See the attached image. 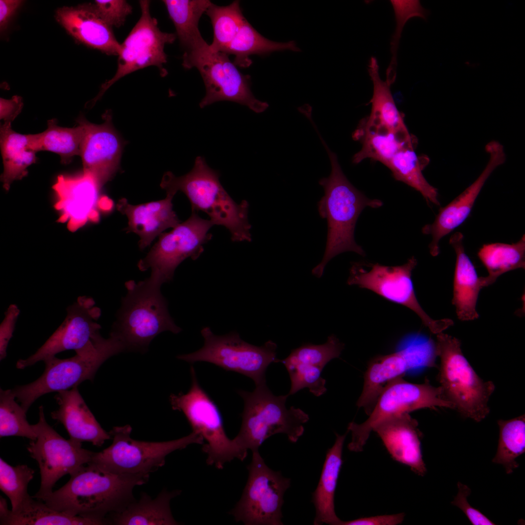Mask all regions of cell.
I'll list each match as a JSON object with an SVG mask.
<instances>
[{
	"label": "cell",
	"instance_id": "ba28073f",
	"mask_svg": "<svg viewBox=\"0 0 525 525\" xmlns=\"http://www.w3.org/2000/svg\"><path fill=\"white\" fill-rule=\"evenodd\" d=\"M437 407L455 409L454 404L443 397L440 386H433L427 379L422 384H414L404 380L403 376L397 377L385 385L366 421L349 423L347 429L351 439L348 449L362 451L371 432L389 419L422 408L436 409Z\"/></svg>",
	"mask_w": 525,
	"mask_h": 525
},
{
	"label": "cell",
	"instance_id": "603a6c76",
	"mask_svg": "<svg viewBox=\"0 0 525 525\" xmlns=\"http://www.w3.org/2000/svg\"><path fill=\"white\" fill-rule=\"evenodd\" d=\"M373 431L382 440L395 461L409 467L423 476L427 471L421 449L422 433L417 420L409 413L389 419L376 426Z\"/></svg>",
	"mask_w": 525,
	"mask_h": 525
},
{
	"label": "cell",
	"instance_id": "d590c367",
	"mask_svg": "<svg viewBox=\"0 0 525 525\" xmlns=\"http://www.w3.org/2000/svg\"><path fill=\"white\" fill-rule=\"evenodd\" d=\"M478 257L488 275L479 277L482 288L493 284L501 275L509 271L525 267V236L516 243L508 244L495 243L484 244L479 250Z\"/></svg>",
	"mask_w": 525,
	"mask_h": 525
},
{
	"label": "cell",
	"instance_id": "f35d334b",
	"mask_svg": "<svg viewBox=\"0 0 525 525\" xmlns=\"http://www.w3.org/2000/svg\"><path fill=\"white\" fill-rule=\"evenodd\" d=\"M498 448L492 462L502 465L510 474L518 468L516 459L525 452V415L509 420H499Z\"/></svg>",
	"mask_w": 525,
	"mask_h": 525
},
{
	"label": "cell",
	"instance_id": "f6af8a7d",
	"mask_svg": "<svg viewBox=\"0 0 525 525\" xmlns=\"http://www.w3.org/2000/svg\"><path fill=\"white\" fill-rule=\"evenodd\" d=\"M93 4L100 17L112 28L122 26L132 12V6L124 0H96Z\"/></svg>",
	"mask_w": 525,
	"mask_h": 525
},
{
	"label": "cell",
	"instance_id": "d6986e66",
	"mask_svg": "<svg viewBox=\"0 0 525 525\" xmlns=\"http://www.w3.org/2000/svg\"><path fill=\"white\" fill-rule=\"evenodd\" d=\"M436 343L421 335H415L397 351L371 360L364 375V384L356 405L368 415L385 385L404 376L408 371L436 366Z\"/></svg>",
	"mask_w": 525,
	"mask_h": 525
},
{
	"label": "cell",
	"instance_id": "5b68a950",
	"mask_svg": "<svg viewBox=\"0 0 525 525\" xmlns=\"http://www.w3.org/2000/svg\"><path fill=\"white\" fill-rule=\"evenodd\" d=\"M125 285L127 293L110 332L119 338L126 351H146L161 332H180L169 313L161 285L147 278L137 283L130 280Z\"/></svg>",
	"mask_w": 525,
	"mask_h": 525
},
{
	"label": "cell",
	"instance_id": "b9f144b4",
	"mask_svg": "<svg viewBox=\"0 0 525 525\" xmlns=\"http://www.w3.org/2000/svg\"><path fill=\"white\" fill-rule=\"evenodd\" d=\"M34 471L26 465L12 466L0 458V489L10 499L12 511H18L31 497L28 485Z\"/></svg>",
	"mask_w": 525,
	"mask_h": 525
},
{
	"label": "cell",
	"instance_id": "1f68e13d",
	"mask_svg": "<svg viewBox=\"0 0 525 525\" xmlns=\"http://www.w3.org/2000/svg\"><path fill=\"white\" fill-rule=\"evenodd\" d=\"M0 134L4 168L0 178L3 188L8 190L14 181L27 175V168L36 161V152L32 148L30 134L17 133L11 125H1Z\"/></svg>",
	"mask_w": 525,
	"mask_h": 525
},
{
	"label": "cell",
	"instance_id": "d6a6232c",
	"mask_svg": "<svg viewBox=\"0 0 525 525\" xmlns=\"http://www.w3.org/2000/svg\"><path fill=\"white\" fill-rule=\"evenodd\" d=\"M1 525H100V520L73 516L49 507L43 501L32 497L18 511L13 512L7 506L0 508Z\"/></svg>",
	"mask_w": 525,
	"mask_h": 525
},
{
	"label": "cell",
	"instance_id": "ac0fdd59",
	"mask_svg": "<svg viewBox=\"0 0 525 525\" xmlns=\"http://www.w3.org/2000/svg\"><path fill=\"white\" fill-rule=\"evenodd\" d=\"M187 69L196 68L203 79L206 94L199 103L201 108L216 102L228 101L247 106L256 113H262L269 106L256 99L250 89V76L241 73L222 52L209 48L182 63Z\"/></svg>",
	"mask_w": 525,
	"mask_h": 525
},
{
	"label": "cell",
	"instance_id": "ffe728a7",
	"mask_svg": "<svg viewBox=\"0 0 525 525\" xmlns=\"http://www.w3.org/2000/svg\"><path fill=\"white\" fill-rule=\"evenodd\" d=\"M104 122H90L83 116L76 120L84 128L80 156L83 172L91 176L102 188L119 169L122 141L112 122L109 111L103 115Z\"/></svg>",
	"mask_w": 525,
	"mask_h": 525
},
{
	"label": "cell",
	"instance_id": "52a82bcc",
	"mask_svg": "<svg viewBox=\"0 0 525 525\" xmlns=\"http://www.w3.org/2000/svg\"><path fill=\"white\" fill-rule=\"evenodd\" d=\"M129 425L114 427L109 432L112 444L103 451L94 453L91 462L110 472L128 475H149L165 464L173 452L196 443L204 444L200 434L192 431L175 440L150 442L133 439Z\"/></svg>",
	"mask_w": 525,
	"mask_h": 525
},
{
	"label": "cell",
	"instance_id": "ee69618b",
	"mask_svg": "<svg viewBox=\"0 0 525 525\" xmlns=\"http://www.w3.org/2000/svg\"><path fill=\"white\" fill-rule=\"evenodd\" d=\"M287 369L291 380V388L288 395H292L308 388L314 395L319 397L327 391L326 380L321 376L323 368L280 360Z\"/></svg>",
	"mask_w": 525,
	"mask_h": 525
},
{
	"label": "cell",
	"instance_id": "7dc6e473",
	"mask_svg": "<svg viewBox=\"0 0 525 525\" xmlns=\"http://www.w3.org/2000/svg\"><path fill=\"white\" fill-rule=\"evenodd\" d=\"M20 314L17 305L11 304L4 313L5 316L0 325V360L6 356L8 343L13 336L16 323Z\"/></svg>",
	"mask_w": 525,
	"mask_h": 525
},
{
	"label": "cell",
	"instance_id": "44dd1931",
	"mask_svg": "<svg viewBox=\"0 0 525 525\" xmlns=\"http://www.w3.org/2000/svg\"><path fill=\"white\" fill-rule=\"evenodd\" d=\"M485 150L489 154V160L479 176L452 201L440 208L432 224L422 228V233L432 237L429 248L433 256L439 253L440 240L466 220L486 181L494 170L506 160L504 146L498 141L492 140L488 142Z\"/></svg>",
	"mask_w": 525,
	"mask_h": 525
},
{
	"label": "cell",
	"instance_id": "4316f807",
	"mask_svg": "<svg viewBox=\"0 0 525 525\" xmlns=\"http://www.w3.org/2000/svg\"><path fill=\"white\" fill-rule=\"evenodd\" d=\"M463 239V235L457 232L452 234L449 240L456 254L453 304L458 318L462 321H468L479 316L476 303L482 287L475 268L465 253Z\"/></svg>",
	"mask_w": 525,
	"mask_h": 525
},
{
	"label": "cell",
	"instance_id": "c3c4849f",
	"mask_svg": "<svg viewBox=\"0 0 525 525\" xmlns=\"http://www.w3.org/2000/svg\"><path fill=\"white\" fill-rule=\"evenodd\" d=\"M23 105L22 98L14 96L10 99L0 98V119L1 125H11L12 122L21 112Z\"/></svg>",
	"mask_w": 525,
	"mask_h": 525
},
{
	"label": "cell",
	"instance_id": "3957f363",
	"mask_svg": "<svg viewBox=\"0 0 525 525\" xmlns=\"http://www.w3.org/2000/svg\"><path fill=\"white\" fill-rule=\"evenodd\" d=\"M219 173L210 168L205 158L196 157L192 169L180 176L166 172L160 187L166 193L183 192L189 200L192 211H203L214 225L228 230L233 242L251 241V227L248 219L249 205L246 200L238 204L219 181Z\"/></svg>",
	"mask_w": 525,
	"mask_h": 525
},
{
	"label": "cell",
	"instance_id": "74e56055",
	"mask_svg": "<svg viewBox=\"0 0 525 525\" xmlns=\"http://www.w3.org/2000/svg\"><path fill=\"white\" fill-rule=\"evenodd\" d=\"M84 128L78 126L68 128L58 126L55 119L48 121V127L43 132L30 134L31 145L35 152L48 151L59 155L61 162H70L72 158L80 156L84 136Z\"/></svg>",
	"mask_w": 525,
	"mask_h": 525
},
{
	"label": "cell",
	"instance_id": "7bdbcfd3",
	"mask_svg": "<svg viewBox=\"0 0 525 525\" xmlns=\"http://www.w3.org/2000/svg\"><path fill=\"white\" fill-rule=\"evenodd\" d=\"M344 344L334 334L328 337L320 345L305 343L293 350L284 361L321 367L323 368L332 360L338 358Z\"/></svg>",
	"mask_w": 525,
	"mask_h": 525
},
{
	"label": "cell",
	"instance_id": "9c48e42d",
	"mask_svg": "<svg viewBox=\"0 0 525 525\" xmlns=\"http://www.w3.org/2000/svg\"><path fill=\"white\" fill-rule=\"evenodd\" d=\"M203 346L193 352L178 355V359L188 363L206 362L227 371L237 372L251 379L255 385L266 383L265 372L277 358V344L268 340L261 346L242 340L236 332L217 335L208 327L201 331Z\"/></svg>",
	"mask_w": 525,
	"mask_h": 525
},
{
	"label": "cell",
	"instance_id": "ab89813d",
	"mask_svg": "<svg viewBox=\"0 0 525 525\" xmlns=\"http://www.w3.org/2000/svg\"><path fill=\"white\" fill-rule=\"evenodd\" d=\"M210 19L213 29V40L210 49L224 52L237 34L245 20L239 0L227 6H218L212 2L205 13Z\"/></svg>",
	"mask_w": 525,
	"mask_h": 525
},
{
	"label": "cell",
	"instance_id": "7c38bea8",
	"mask_svg": "<svg viewBox=\"0 0 525 525\" xmlns=\"http://www.w3.org/2000/svg\"><path fill=\"white\" fill-rule=\"evenodd\" d=\"M214 225L210 220L192 211L187 220L158 236L146 256L139 261V269H150L148 279L154 282L162 285L170 281L180 263L188 258L195 260L202 253L203 245L212 238L209 231Z\"/></svg>",
	"mask_w": 525,
	"mask_h": 525
},
{
	"label": "cell",
	"instance_id": "277c9868",
	"mask_svg": "<svg viewBox=\"0 0 525 525\" xmlns=\"http://www.w3.org/2000/svg\"><path fill=\"white\" fill-rule=\"evenodd\" d=\"M238 393L244 400V408L240 431L233 439L246 457L248 450H258L274 435L285 434L290 442L296 443L303 434L309 415L299 408H287L288 394L275 395L266 383L256 385L252 392L240 390Z\"/></svg>",
	"mask_w": 525,
	"mask_h": 525
},
{
	"label": "cell",
	"instance_id": "cb8c5ba5",
	"mask_svg": "<svg viewBox=\"0 0 525 525\" xmlns=\"http://www.w3.org/2000/svg\"><path fill=\"white\" fill-rule=\"evenodd\" d=\"M175 196L167 193L163 199L138 205L130 204L125 198L116 204L117 210L128 219L127 232L140 237L139 246L144 249L166 229L173 228L180 223L173 210L172 200Z\"/></svg>",
	"mask_w": 525,
	"mask_h": 525
},
{
	"label": "cell",
	"instance_id": "836d02e7",
	"mask_svg": "<svg viewBox=\"0 0 525 525\" xmlns=\"http://www.w3.org/2000/svg\"><path fill=\"white\" fill-rule=\"evenodd\" d=\"M368 72L373 85V95L369 116L365 118L370 125L380 127L390 131L402 132L408 131L403 115L397 108L390 90V86L386 80H382L379 72L377 59L371 57L368 65Z\"/></svg>",
	"mask_w": 525,
	"mask_h": 525
},
{
	"label": "cell",
	"instance_id": "484cf974",
	"mask_svg": "<svg viewBox=\"0 0 525 525\" xmlns=\"http://www.w3.org/2000/svg\"><path fill=\"white\" fill-rule=\"evenodd\" d=\"M54 398L59 407L51 413L52 418L63 425L70 439L99 447L111 438L95 419L77 386L57 392Z\"/></svg>",
	"mask_w": 525,
	"mask_h": 525
},
{
	"label": "cell",
	"instance_id": "5bb4252c",
	"mask_svg": "<svg viewBox=\"0 0 525 525\" xmlns=\"http://www.w3.org/2000/svg\"><path fill=\"white\" fill-rule=\"evenodd\" d=\"M417 264L414 257L405 263L395 266L355 262L350 269L347 283L370 290L387 300L408 308L432 332L437 334L452 326L454 322L448 318L433 319L420 305L411 280L412 272Z\"/></svg>",
	"mask_w": 525,
	"mask_h": 525
},
{
	"label": "cell",
	"instance_id": "83f0119b",
	"mask_svg": "<svg viewBox=\"0 0 525 525\" xmlns=\"http://www.w3.org/2000/svg\"><path fill=\"white\" fill-rule=\"evenodd\" d=\"M359 141L361 149L352 157V162L358 164L369 158L386 166L395 154L401 149L417 146L416 137L409 131L397 132L368 124L362 119L352 134Z\"/></svg>",
	"mask_w": 525,
	"mask_h": 525
},
{
	"label": "cell",
	"instance_id": "7402d4cb",
	"mask_svg": "<svg viewBox=\"0 0 525 525\" xmlns=\"http://www.w3.org/2000/svg\"><path fill=\"white\" fill-rule=\"evenodd\" d=\"M52 188L57 197L54 206L60 213L58 221L67 222L70 230L75 231L97 218L101 187L90 175L84 172L75 177L59 175Z\"/></svg>",
	"mask_w": 525,
	"mask_h": 525
},
{
	"label": "cell",
	"instance_id": "9a60e30c",
	"mask_svg": "<svg viewBox=\"0 0 525 525\" xmlns=\"http://www.w3.org/2000/svg\"><path fill=\"white\" fill-rule=\"evenodd\" d=\"M66 310L67 316L60 326L34 354L18 360V368L24 369L67 350L78 354L90 353L103 345L106 338L101 336V326L97 323L101 311L92 298L79 296Z\"/></svg>",
	"mask_w": 525,
	"mask_h": 525
},
{
	"label": "cell",
	"instance_id": "4fadbf2b",
	"mask_svg": "<svg viewBox=\"0 0 525 525\" xmlns=\"http://www.w3.org/2000/svg\"><path fill=\"white\" fill-rule=\"evenodd\" d=\"M252 452L247 483L229 514L245 525H282L283 496L290 479L269 468L258 450Z\"/></svg>",
	"mask_w": 525,
	"mask_h": 525
},
{
	"label": "cell",
	"instance_id": "8fae6325",
	"mask_svg": "<svg viewBox=\"0 0 525 525\" xmlns=\"http://www.w3.org/2000/svg\"><path fill=\"white\" fill-rule=\"evenodd\" d=\"M190 372L192 384L188 392L170 396L173 409L182 412L192 431L200 434L206 440L202 450L207 455L208 465L222 469L226 463L234 458L243 461L246 456L233 439L227 436L219 409L200 385L193 366Z\"/></svg>",
	"mask_w": 525,
	"mask_h": 525
},
{
	"label": "cell",
	"instance_id": "6da1fadb",
	"mask_svg": "<svg viewBox=\"0 0 525 525\" xmlns=\"http://www.w3.org/2000/svg\"><path fill=\"white\" fill-rule=\"evenodd\" d=\"M70 475L63 487L38 500L58 511L97 519L105 525L109 515L135 500L134 488L145 483L149 476L110 472L91 462Z\"/></svg>",
	"mask_w": 525,
	"mask_h": 525
},
{
	"label": "cell",
	"instance_id": "60d3db41",
	"mask_svg": "<svg viewBox=\"0 0 525 525\" xmlns=\"http://www.w3.org/2000/svg\"><path fill=\"white\" fill-rule=\"evenodd\" d=\"M12 390H0V437L18 436L31 440L37 435L26 419V411L15 400Z\"/></svg>",
	"mask_w": 525,
	"mask_h": 525
},
{
	"label": "cell",
	"instance_id": "30bf717a",
	"mask_svg": "<svg viewBox=\"0 0 525 525\" xmlns=\"http://www.w3.org/2000/svg\"><path fill=\"white\" fill-rule=\"evenodd\" d=\"M125 347L119 338L110 333L104 344L95 351L87 354L59 359L55 356L44 360V372L35 381L18 386L13 392L17 401L27 412L40 396L77 386L83 382L93 381L100 366L109 358L123 352Z\"/></svg>",
	"mask_w": 525,
	"mask_h": 525
},
{
	"label": "cell",
	"instance_id": "f546056e",
	"mask_svg": "<svg viewBox=\"0 0 525 525\" xmlns=\"http://www.w3.org/2000/svg\"><path fill=\"white\" fill-rule=\"evenodd\" d=\"M174 23L180 45L184 50L182 59L194 56L207 50L209 45L198 28L199 20L211 2L209 0H164Z\"/></svg>",
	"mask_w": 525,
	"mask_h": 525
},
{
	"label": "cell",
	"instance_id": "8d00e7d4",
	"mask_svg": "<svg viewBox=\"0 0 525 525\" xmlns=\"http://www.w3.org/2000/svg\"><path fill=\"white\" fill-rule=\"evenodd\" d=\"M300 51L294 41L278 42L261 35L245 19L237 34L223 52L234 55L233 63L241 68L249 67L252 63L251 55L266 56L277 51Z\"/></svg>",
	"mask_w": 525,
	"mask_h": 525
},
{
	"label": "cell",
	"instance_id": "f907efd6",
	"mask_svg": "<svg viewBox=\"0 0 525 525\" xmlns=\"http://www.w3.org/2000/svg\"><path fill=\"white\" fill-rule=\"evenodd\" d=\"M22 3L19 0H0V28L1 31L4 30L10 18Z\"/></svg>",
	"mask_w": 525,
	"mask_h": 525
},
{
	"label": "cell",
	"instance_id": "681fc988",
	"mask_svg": "<svg viewBox=\"0 0 525 525\" xmlns=\"http://www.w3.org/2000/svg\"><path fill=\"white\" fill-rule=\"evenodd\" d=\"M404 513L392 515H383L342 521L341 525H397L403 522Z\"/></svg>",
	"mask_w": 525,
	"mask_h": 525
},
{
	"label": "cell",
	"instance_id": "e575fe53",
	"mask_svg": "<svg viewBox=\"0 0 525 525\" xmlns=\"http://www.w3.org/2000/svg\"><path fill=\"white\" fill-rule=\"evenodd\" d=\"M416 146H408L397 152L386 165L394 178L420 192L428 203L439 206L438 190L426 180L422 171L429 160L425 155L418 156Z\"/></svg>",
	"mask_w": 525,
	"mask_h": 525
},
{
	"label": "cell",
	"instance_id": "2e32d148",
	"mask_svg": "<svg viewBox=\"0 0 525 525\" xmlns=\"http://www.w3.org/2000/svg\"><path fill=\"white\" fill-rule=\"evenodd\" d=\"M139 3L141 16L121 44L116 72L102 85L99 94L89 102L91 106L113 84L135 71L154 66L158 68L161 76L167 74L163 66L167 60L164 47L175 41L176 34L163 32L159 29L157 19L151 15L149 0H140Z\"/></svg>",
	"mask_w": 525,
	"mask_h": 525
},
{
	"label": "cell",
	"instance_id": "d4e9b609",
	"mask_svg": "<svg viewBox=\"0 0 525 525\" xmlns=\"http://www.w3.org/2000/svg\"><path fill=\"white\" fill-rule=\"evenodd\" d=\"M56 16L57 21L80 42L106 54L118 55L121 44L93 4L63 7L57 10Z\"/></svg>",
	"mask_w": 525,
	"mask_h": 525
},
{
	"label": "cell",
	"instance_id": "8992f818",
	"mask_svg": "<svg viewBox=\"0 0 525 525\" xmlns=\"http://www.w3.org/2000/svg\"><path fill=\"white\" fill-rule=\"evenodd\" d=\"M436 347L443 397L463 417L481 421L490 412L488 402L495 389L494 384L484 381L476 373L464 357L457 338L438 333Z\"/></svg>",
	"mask_w": 525,
	"mask_h": 525
},
{
	"label": "cell",
	"instance_id": "4dcf8cb0",
	"mask_svg": "<svg viewBox=\"0 0 525 525\" xmlns=\"http://www.w3.org/2000/svg\"><path fill=\"white\" fill-rule=\"evenodd\" d=\"M180 490L163 489L152 499L142 492L138 501L134 500L122 510L106 517L107 524L117 525H175L179 523L173 516L170 501Z\"/></svg>",
	"mask_w": 525,
	"mask_h": 525
},
{
	"label": "cell",
	"instance_id": "f1b7e54d",
	"mask_svg": "<svg viewBox=\"0 0 525 525\" xmlns=\"http://www.w3.org/2000/svg\"><path fill=\"white\" fill-rule=\"evenodd\" d=\"M346 434H336L332 446L328 449L318 485L312 494L315 509L314 525H341L335 511L334 496L343 464V447Z\"/></svg>",
	"mask_w": 525,
	"mask_h": 525
},
{
	"label": "cell",
	"instance_id": "bcb514c9",
	"mask_svg": "<svg viewBox=\"0 0 525 525\" xmlns=\"http://www.w3.org/2000/svg\"><path fill=\"white\" fill-rule=\"evenodd\" d=\"M458 492L451 504L459 508L473 525H495L477 509L472 507L468 503L467 497L470 495L471 490L467 485L460 482L457 483Z\"/></svg>",
	"mask_w": 525,
	"mask_h": 525
},
{
	"label": "cell",
	"instance_id": "e0dca14e",
	"mask_svg": "<svg viewBox=\"0 0 525 525\" xmlns=\"http://www.w3.org/2000/svg\"><path fill=\"white\" fill-rule=\"evenodd\" d=\"M33 427L37 437L27 448L39 467L40 486L32 497L40 499L52 492L61 477L91 462L94 452L83 448L81 442L61 436L47 422L42 405L39 407V420Z\"/></svg>",
	"mask_w": 525,
	"mask_h": 525
},
{
	"label": "cell",
	"instance_id": "7a4b0ae2",
	"mask_svg": "<svg viewBox=\"0 0 525 525\" xmlns=\"http://www.w3.org/2000/svg\"><path fill=\"white\" fill-rule=\"evenodd\" d=\"M317 133L331 165L329 176L321 178L318 182L324 190V195L318 203V211L321 217L326 219L328 226L323 259L312 271L314 276L319 278L326 264L336 255L347 251L365 255L364 251L354 240L357 220L365 208H377L382 206L383 202L368 198L351 184L342 171L336 154L329 149L319 132Z\"/></svg>",
	"mask_w": 525,
	"mask_h": 525
}]
</instances>
